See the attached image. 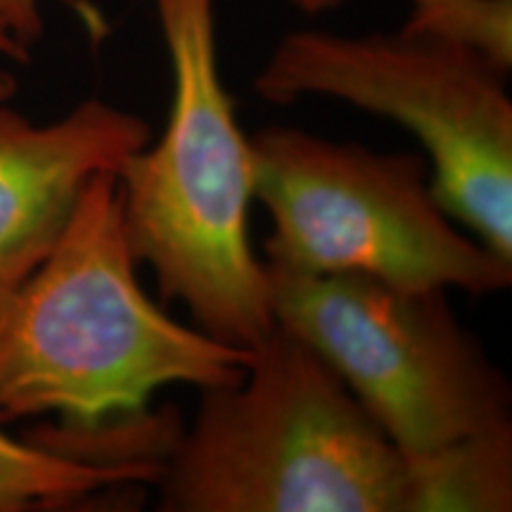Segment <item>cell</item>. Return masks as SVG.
Masks as SVG:
<instances>
[{"instance_id":"ba28073f","label":"cell","mask_w":512,"mask_h":512,"mask_svg":"<svg viewBox=\"0 0 512 512\" xmlns=\"http://www.w3.org/2000/svg\"><path fill=\"white\" fill-rule=\"evenodd\" d=\"M403 456V512L512 510V425Z\"/></svg>"},{"instance_id":"3957f363","label":"cell","mask_w":512,"mask_h":512,"mask_svg":"<svg viewBox=\"0 0 512 512\" xmlns=\"http://www.w3.org/2000/svg\"><path fill=\"white\" fill-rule=\"evenodd\" d=\"M157 486L169 512H403L406 456L335 370L275 325L240 382L202 389Z\"/></svg>"},{"instance_id":"52a82bcc","label":"cell","mask_w":512,"mask_h":512,"mask_svg":"<svg viewBox=\"0 0 512 512\" xmlns=\"http://www.w3.org/2000/svg\"><path fill=\"white\" fill-rule=\"evenodd\" d=\"M150 138L145 119L98 98L43 126L0 102V297L46 259L86 183Z\"/></svg>"},{"instance_id":"9c48e42d","label":"cell","mask_w":512,"mask_h":512,"mask_svg":"<svg viewBox=\"0 0 512 512\" xmlns=\"http://www.w3.org/2000/svg\"><path fill=\"white\" fill-rule=\"evenodd\" d=\"M162 458L100 463L22 444L0 430V512H24L81 501L126 484H157Z\"/></svg>"},{"instance_id":"8fae6325","label":"cell","mask_w":512,"mask_h":512,"mask_svg":"<svg viewBox=\"0 0 512 512\" xmlns=\"http://www.w3.org/2000/svg\"><path fill=\"white\" fill-rule=\"evenodd\" d=\"M72 3L76 12L86 19L88 29L102 31V17L98 10H93L91 5L76 3V0H67ZM0 24L5 31L15 38V41L24 50L34 48V43L43 36V12H41V0H0Z\"/></svg>"},{"instance_id":"7a4b0ae2","label":"cell","mask_w":512,"mask_h":512,"mask_svg":"<svg viewBox=\"0 0 512 512\" xmlns=\"http://www.w3.org/2000/svg\"><path fill=\"white\" fill-rule=\"evenodd\" d=\"M171 64V110L159 143L117 169L128 247L181 302L197 330L252 349L275 328L264 261L249 245L252 143L226 91L216 0H150Z\"/></svg>"},{"instance_id":"277c9868","label":"cell","mask_w":512,"mask_h":512,"mask_svg":"<svg viewBox=\"0 0 512 512\" xmlns=\"http://www.w3.org/2000/svg\"><path fill=\"white\" fill-rule=\"evenodd\" d=\"M252 143L254 200L271 216L268 266L306 275L358 273L399 287L508 290L512 261L453 226L430 162L335 143L299 128H261Z\"/></svg>"},{"instance_id":"6da1fadb","label":"cell","mask_w":512,"mask_h":512,"mask_svg":"<svg viewBox=\"0 0 512 512\" xmlns=\"http://www.w3.org/2000/svg\"><path fill=\"white\" fill-rule=\"evenodd\" d=\"M119 178L95 174L46 259L0 297V422L55 413L91 432L147 415L166 384L245 377L249 349L185 328L136 278Z\"/></svg>"},{"instance_id":"7c38bea8","label":"cell","mask_w":512,"mask_h":512,"mask_svg":"<svg viewBox=\"0 0 512 512\" xmlns=\"http://www.w3.org/2000/svg\"><path fill=\"white\" fill-rule=\"evenodd\" d=\"M0 55L19 64H27L31 57L29 50L19 46L15 38L5 31L3 24H0ZM15 93H17V79L10 72H3V69H0V102H8Z\"/></svg>"},{"instance_id":"30bf717a","label":"cell","mask_w":512,"mask_h":512,"mask_svg":"<svg viewBox=\"0 0 512 512\" xmlns=\"http://www.w3.org/2000/svg\"><path fill=\"white\" fill-rule=\"evenodd\" d=\"M403 31L467 48L496 69L512 67V0H411Z\"/></svg>"},{"instance_id":"5b68a950","label":"cell","mask_w":512,"mask_h":512,"mask_svg":"<svg viewBox=\"0 0 512 512\" xmlns=\"http://www.w3.org/2000/svg\"><path fill=\"white\" fill-rule=\"evenodd\" d=\"M273 105L323 95L401 124L420 140L432 190L491 252L512 261V100L505 72L422 34L292 31L254 79Z\"/></svg>"},{"instance_id":"4fadbf2b","label":"cell","mask_w":512,"mask_h":512,"mask_svg":"<svg viewBox=\"0 0 512 512\" xmlns=\"http://www.w3.org/2000/svg\"><path fill=\"white\" fill-rule=\"evenodd\" d=\"M287 3L299 12H304V15H323V12L339 8L344 0H287Z\"/></svg>"},{"instance_id":"8992f818","label":"cell","mask_w":512,"mask_h":512,"mask_svg":"<svg viewBox=\"0 0 512 512\" xmlns=\"http://www.w3.org/2000/svg\"><path fill=\"white\" fill-rule=\"evenodd\" d=\"M266 266L275 325L316 351L401 453L512 425V392L448 290Z\"/></svg>"}]
</instances>
